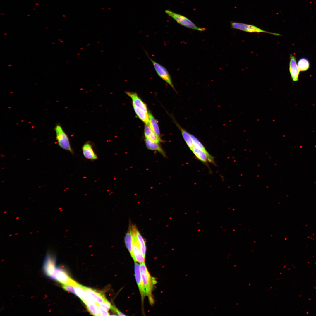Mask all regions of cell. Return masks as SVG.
Segmentation results:
<instances>
[{
    "instance_id": "obj_30",
    "label": "cell",
    "mask_w": 316,
    "mask_h": 316,
    "mask_svg": "<svg viewBox=\"0 0 316 316\" xmlns=\"http://www.w3.org/2000/svg\"><path fill=\"white\" fill-rule=\"evenodd\" d=\"M36 4L37 5H39V4H37V3H36Z\"/></svg>"
},
{
    "instance_id": "obj_5",
    "label": "cell",
    "mask_w": 316,
    "mask_h": 316,
    "mask_svg": "<svg viewBox=\"0 0 316 316\" xmlns=\"http://www.w3.org/2000/svg\"><path fill=\"white\" fill-rule=\"evenodd\" d=\"M231 25L232 28L248 32H262L271 34L276 36L281 35H280L278 33H272L266 31L255 26L251 25L241 23L231 22Z\"/></svg>"
},
{
    "instance_id": "obj_12",
    "label": "cell",
    "mask_w": 316,
    "mask_h": 316,
    "mask_svg": "<svg viewBox=\"0 0 316 316\" xmlns=\"http://www.w3.org/2000/svg\"><path fill=\"white\" fill-rule=\"evenodd\" d=\"M82 151L84 157L90 160H96L98 156L93 149L91 143L89 142L85 143L82 146Z\"/></svg>"
},
{
    "instance_id": "obj_11",
    "label": "cell",
    "mask_w": 316,
    "mask_h": 316,
    "mask_svg": "<svg viewBox=\"0 0 316 316\" xmlns=\"http://www.w3.org/2000/svg\"><path fill=\"white\" fill-rule=\"evenodd\" d=\"M290 60L289 70L291 78L293 81H298L300 71L296 63V56L291 54Z\"/></svg>"
},
{
    "instance_id": "obj_25",
    "label": "cell",
    "mask_w": 316,
    "mask_h": 316,
    "mask_svg": "<svg viewBox=\"0 0 316 316\" xmlns=\"http://www.w3.org/2000/svg\"><path fill=\"white\" fill-rule=\"evenodd\" d=\"M80 284H78L77 285L74 287V288L75 294L77 296L85 303L88 300L85 292L83 289L80 286Z\"/></svg>"
},
{
    "instance_id": "obj_4",
    "label": "cell",
    "mask_w": 316,
    "mask_h": 316,
    "mask_svg": "<svg viewBox=\"0 0 316 316\" xmlns=\"http://www.w3.org/2000/svg\"><path fill=\"white\" fill-rule=\"evenodd\" d=\"M165 12L178 24L183 26L201 31H205L206 30L205 28L197 27L191 20L184 16L175 13L169 10H166Z\"/></svg>"
},
{
    "instance_id": "obj_7",
    "label": "cell",
    "mask_w": 316,
    "mask_h": 316,
    "mask_svg": "<svg viewBox=\"0 0 316 316\" xmlns=\"http://www.w3.org/2000/svg\"><path fill=\"white\" fill-rule=\"evenodd\" d=\"M79 285L84 291L88 300L97 303H102L107 300L103 292L80 284Z\"/></svg>"
},
{
    "instance_id": "obj_1",
    "label": "cell",
    "mask_w": 316,
    "mask_h": 316,
    "mask_svg": "<svg viewBox=\"0 0 316 316\" xmlns=\"http://www.w3.org/2000/svg\"><path fill=\"white\" fill-rule=\"evenodd\" d=\"M140 269L142 281L146 292V294L151 304L154 303L152 291L154 285L156 283L154 278L151 276L145 262L140 264Z\"/></svg>"
},
{
    "instance_id": "obj_8",
    "label": "cell",
    "mask_w": 316,
    "mask_h": 316,
    "mask_svg": "<svg viewBox=\"0 0 316 316\" xmlns=\"http://www.w3.org/2000/svg\"><path fill=\"white\" fill-rule=\"evenodd\" d=\"M56 257L54 253L49 250L46 255L43 267L44 273L49 277L56 267Z\"/></svg>"
},
{
    "instance_id": "obj_2",
    "label": "cell",
    "mask_w": 316,
    "mask_h": 316,
    "mask_svg": "<svg viewBox=\"0 0 316 316\" xmlns=\"http://www.w3.org/2000/svg\"><path fill=\"white\" fill-rule=\"evenodd\" d=\"M54 130L56 139L59 147L73 154L74 152L71 147L68 136L61 125L59 124H56L54 128Z\"/></svg>"
},
{
    "instance_id": "obj_14",
    "label": "cell",
    "mask_w": 316,
    "mask_h": 316,
    "mask_svg": "<svg viewBox=\"0 0 316 316\" xmlns=\"http://www.w3.org/2000/svg\"><path fill=\"white\" fill-rule=\"evenodd\" d=\"M133 231L132 225H130L128 230L124 237V241L126 246L129 251L130 255L134 262H136L133 252Z\"/></svg>"
},
{
    "instance_id": "obj_20",
    "label": "cell",
    "mask_w": 316,
    "mask_h": 316,
    "mask_svg": "<svg viewBox=\"0 0 316 316\" xmlns=\"http://www.w3.org/2000/svg\"><path fill=\"white\" fill-rule=\"evenodd\" d=\"M84 303L90 314L94 316H100V312L97 303L90 300H88Z\"/></svg>"
},
{
    "instance_id": "obj_29",
    "label": "cell",
    "mask_w": 316,
    "mask_h": 316,
    "mask_svg": "<svg viewBox=\"0 0 316 316\" xmlns=\"http://www.w3.org/2000/svg\"><path fill=\"white\" fill-rule=\"evenodd\" d=\"M113 311L116 313L119 316H125V315L120 311L114 305H112L111 309Z\"/></svg>"
},
{
    "instance_id": "obj_6",
    "label": "cell",
    "mask_w": 316,
    "mask_h": 316,
    "mask_svg": "<svg viewBox=\"0 0 316 316\" xmlns=\"http://www.w3.org/2000/svg\"><path fill=\"white\" fill-rule=\"evenodd\" d=\"M146 53V54L153 65L154 68L158 76L162 80L168 83L175 90L172 79L167 70L164 67L155 61Z\"/></svg>"
},
{
    "instance_id": "obj_17",
    "label": "cell",
    "mask_w": 316,
    "mask_h": 316,
    "mask_svg": "<svg viewBox=\"0 0 316 316\" xmlns=\"http://www.w3.org/2000/svg\"><path fill=\"white\" fill-rule=\"evenodd\" d=\"M145 144L147 148L150 150H155L159 152L164 157H166L164 151L158 143L150 139L146 138Z\"/></svg>"
},
{
    "instance_id": "obj_21",
    "label": "cell",
    "mask_w": 316,
    "mask_h": 316,
    "mask_svg": "<svg viewBox=\"0 0 316 316\" xmlns=\"http://www.w3.org/2000/svg\"><path fill=\"white\" fill-rule=\"evenodd\" d=\"M191 150L197 159L204 163L207 164V161H208V157L204 152L194 146Z\"/></svg>"
},
{
    "instance_id": "obj_27",
    "label": "cell",
    "mask_w": 316,
    "mask_h": 316,
    "mask_svg": "<svg viewBox=\"0 0 316 316\" xmlns=\"http://www.w3.org/2000/svg\"><path fill=\"white\" fill-rule=\"evenodd\" d=\"M62 287L65 290L75 294L74 288L73 286L68 284H62Z\"/></svg>"
},
{
    "instance_id": "obj_28",
    "label": "cell",
    "mask_w": 316,
    "mask_h": 316,
    "mask_svg": "<svg viewBox=\"0 0 316 316\" xmlns=\"http://www.w3.org/2000/svg\"><path fill=\"white\" fill-rule=\"evenodd\" d=\"M100 312V316H109L110 315L107 310L101 307L97 303Z\"/></svg>"
},
{
    "instance_id": "obj_22",
    "label": "cell",
    "mask_w": 316,
    "mask_h": 316,
    "mask_svg": "<svg viewBox=\"0 0 316 316\" xmlns=\"http://www.w3.org/2000/svg\"><path fill=\"white\" fill-rule=\"evenodd\" d=\"M148 114L149 118V126L158 136L160 137V131L157 120L150 111Z\"/></svg>"
},
{
    "instance_id": "obj_19",
    "label": "cell",
    "mask_w": 316,
    "mask_h": 316,
    "mask_svg": "<svg viewBox=\"0 0 316 316\" xmlns=\"http://www.w3.org/2000/svg\"><path fill=\"white\" fill-rule=\"evenodd\" d=\"M134 110L137 115L145 124L149 125V118L148 113L142 109L133 106Z\"/></svg>"
},
{
    "instance_id": "obj_26",
    "label": "cell",
    "mask_w": 316,
    "mask_h": 316,
    "mask_svg": "<svg viewBox=\"0 0 316 316\" xmlns=\"http://www.w3.org/2000/svg\"><path fill=\"white\" fill-rule=\"evenodd\" d=\"M97 304L101 307L107 311H108L110 309H111L112 306V305L107 300L104 301L102 303Z\"/></svg>"
},
{
    "instance_id": "obj_18",
    "label": "cell",
    "mask_w": 316,
    "mask_h": 316,
    "mask_svg": "<svg viewBox=\"0 0 316 316\" xmlns=\"http://www.w3.org/2000/svg\"><path fill=\"white\" fill-rule=\"evenodd\" d=\"M144 134L146 138H148L158 143L162 142L160 137L158 136L150 127L145 125L144 127Z\"/></svg>"
},
{
    "instance_id": "obj_3",
    "label": "cell",
    "mask_w": 316,
    "mask_h": 316,
    "mask_svg": "<svg viewBox=\"0 0 316 316\" xmlns=\"http://www.w3.org/2000/svg\"><path fill=\"white\" fill-rule=\"evenodd\" d=\"M49 277L63 284L70 285L73 287L78 284L64 269L60 267H56Z\"/></svg>"
},
{
    "instance_id": "obj_9",
    "label": "cell",
    "mask_w": 316,
    "mask_h": 316,
    "mask_svg": "<svg viewBox=\"0 0 316 316\" xmlns=\"http://www.w3.org/2000/svg\"><path fill=\"white\" fill-rule=\"evenodd\" d=\"M133 231V252L136 262L140 264L144 262L145 257L143 255L140 249L136 235V231L137 229L135 225H132Z\"/></svg>"
},
{
    "instance_id": "obj_24",
    "label": "cell",
    "mask_w": 316,
    "mask_h": 316,
    "mask_svg": "<svg viewBox=\"0 0 316 316\" xmlns=\"http://www.w3.org/2000/svg\"><path fill=\"white\" fill-rule=\"evenodd\" d=\"M136 235L141 251L145 257L146 249L145 241L137 229L136 231Z\"/></svg>"
},
{
    "instance_id": "obj_13",
    "label": "cell",
    "mask_w": 316,
    "mask_h": 316,
    "mask_svg": "<svg viewBox=\"0 0 316 316\" xmlns=\"http://www.w3.org/2000/svg\"><path fill=\"white\" fill-rule=\"evenodd\" d=\"M126 93L131 98L133 106L138 107L148 113L147 105L138 97L136 93L126 91Z\"/></svg>"
},
{
    "instance_id": "obj_23",
    "label": "cell",
    "mask_w": 316,
    "mask_h": 316,
    "mask_svg": "<svg viewBox=\"0 0 316 316\" xmlns=\"http://www.w3.org/2000/svg\"><path fill=\"white\" fill-rule=\"evenodd\" d=\"M297 64L300 71H307L310 66L309 61L305 57L300 58L298 61Z\"/></svg>"
},
{
    "instance_id": "obj_10",
    "label": "cell",
    "mask_w": 316,
    "mask_h": 316,
    "mask_svg": "<svg viewBox=\"0 0 316 316\" xmlns=\"http://www.w3.org/2000/svg\"><path fill=\"white\" fill-rule=\"evenodd\" d=\"M135 275L137 284L141 295L142 302L147 295L145 288L144 285L141 274L140 265L137 262H134Z\"/></svg>"
},
{
    "instance_id": "obj_15",
    "label": "cell",
    "mask_w": 316,
    "mask_h": 316,
    "mask_svg": "<svg viewBox=\"0 0 316 316\" xmlns=\"http://www.w3.org/2000/svg\"><path fill=\"white\" fill-rule=\"evenodd\" d=\"M190 137L192 139L193 146L197 148L204 152L207 155L208 161L210 162L215 164L213 157L212 156L207 150L199 140L195 136L190 134Z\"/></svg>"
},
{
    "instance_id": "obj_16",
    "label": "cell",
    "mask_w": 316,
    "mask_h": 316,
    "mask_svg": "<svg viewBox=\"0 0 316 316\" xmlns=\"http://www.w3.org/2000/svg\"><path fill=\"white\" fill-rule=\"evenodd\" d=\"M173 119L174 120L175 124L180 130L183 137L187 145L191 150L193 146V145L190 137V134L183 128L173 117Z\"/></svg>"
}]
</instances>
